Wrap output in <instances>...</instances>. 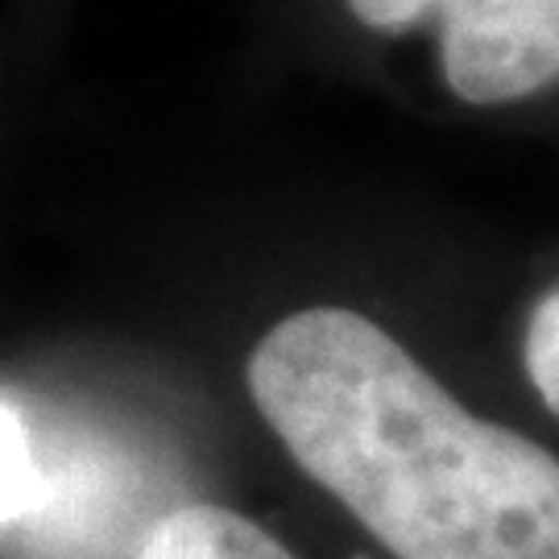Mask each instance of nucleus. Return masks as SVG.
<instances>
[{"label": "nucleus", "mask_w": 559, "mask_h": 559, "mask_svg": "<svg viewBox=\"0 0 559 559\" xmlns=\"http://www.w3.org/2000/svg\"><path fill=\"white\" fill-rule=\"evenodd\" d=\"M41 501V468L17 406L0 399V526L25 519Z\"/></svg>", "instance_id": "4"}, {"label": "nucleus", "mask_w": 559, "mask_h": 559, "mask_svg": "<svg viewBox=\"0 0 559 559\" xmlns=\"http://www.w3.org/2000/svg\"><path fill=\"white\" fill-rule=\"evenodd\" d=\"M522 360H526V373L535 381L539 399L559 415V286L535 302Z\"/></svg>", "instance_id": "5"}, {"label": "nucleus", "mask_w": 559, "mask_h": 559, "mask_svg": "<svg viewBox=\"0 0 559 559\" xmlns=\"http://www.w3.org/2000/svg\"><path fill=\"white\" fill-rule=\"evenodd\" d=\"M138 559H295L265 526L228 506H182L154 522Z\"/></svg>", "instance_id": "3"}, {"label": "nucleus", "mask_w": 559, "mask_h": 559, "mask_svg": "<svg viewBox=\"0 0 559 559\" xmlns=\"http://www.w3.org/2000/svg\"><path fill=\"white\" fill-rule=\"evenodd\" d=\"M360 41L411 46L464 108L559 92V0H328Z\"/></svg>", "instance_id": "2"}, {"label": "nucleus", "mask_w": 559, "mask_h": 559, "mask_svg": "<svg viewBox=\"0 0 559 559\" xmlns=\"http://www.w3.org/2000/svg\"><path fill=\"white\" fill-rule=\"evenodd\" d=\"M249 394L302 473L399 559H559V460L464 411L369 316L307 307L274 323Z\"/></svg>", "instance_id": "1"}]
</instances>
